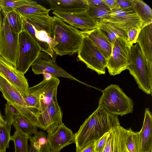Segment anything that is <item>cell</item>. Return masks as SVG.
Returning <instances> with one entry per match:
<instances>
[{
    "instance_id": "20",
    "label": "cell",
    "mask_w": 152,
    "mask_h": 152,
    "mask_svg": "<svg viewBox=\"0 0 152 152\" xmlns=\"http://www.w3.org/2000/svg\"><path fill=\"white\" fill-rule=\"evenodd\" d=\"M136 42L148 64L152 68V23L141 29Z\"/></svg>"
},
{
    "instance_id": "8",
    "label": "cell",
    "mask_w": 152,
    "mask_h": 152,
    "mask_svg": "<svg viewBox=\"0 0 152 152\" xmlns=\"http://www.w3.org/2000/svg\"><path fill=\"white\" fill-rule=\"evenodd\" d=\"M127 38L119 37L114 43L111 53L106 66L111 75L119 74L127 69L132 45L127 42Z\"/></svg>"
},
{
    "instance_id": "37",
    "label": "cell",
    "mask_w": 152,
    "mask_h": 152,
    "mask_svg": "<svg viewBox=\"0 0 152 152\" xmlns=\"http://www.w3.org/2000/svg\"><path fill=\"white\" fill-rule=\"evenodd\" d=\"M120 6V9L126 11H134V0H117Z\"/></svg>"
},
{
    "instance_id": "22",
    "label": "cell",
    "mask_w": 152,
    "mask_h": 152,
    "mask_svg": "<svg viewBox=\"0 0 152 152\" xmlns=\"http://www.w3.org/2000/svg\"><path fill=\"white\" fill-rule=\"evenodd\" d=\"M0 91L7 101L13 105L27 107L21 93L0 75Z\"/></svg>"
},
{
    "instance_id": "18",
    "label": "cell",
    "mask_w": 152,
    "mask_h": 152,
    "mask_svg": "<svg viewBox=\"0 0 152 152\" xmlns=\"http://www.w3.org/2000/svg\"><path fill=\"white\" fill-rule=\"evenodd\" d=\"M53 12H77L87 11L89 7L86 0H48Z\"/></svg>"
},
{
    "instance_id": "5",
    "label": "cell",
    "mask_w": 152,
    "mask_h": 152,
    "mask_svg": "<svg viewBox=\"0 0 152 152\" xmlns=\"http://www.w3.org/2000/svg\"><path fill=\"white\" fill-rule=\"evenodd\" d=\"M99 101V106L109 113L122 116L132 113L134 104L118 85L111 84L102 91Z\"/></svg>"
},
{
    "instance_id": "35",
    "label": "cell",
    "mask_w": 152,
    "mask_h": 152,
    "mask_svg": "<svg viewBox=\"0 0 152 152\" xmlns=\"http://www.w3.org/2000/svg\"><path fill=\"white\" fill-rule=\"evenodd\" d=\"M110 131L105 133L102 137L94 141L95 152H103L106 146Z\"/></svg>"
},
{
    "instance_id": "40",
    "label": "cell",
    "mask_w": 152,
    "mask_h": 152,
    "mask_svg": "<svg viewBox=\"0 0 152 152\" xmlns=\"http://www.w3.org/2000/svg\"><path fill=\"white\" fill-rule=\"evenodd\" d=\"M94 142H93L82 149L76 152H95L94 151Z\"/></svg>"
},
{
    "instance_id": "1",
    "label": "cell",
    "mask_w": 152,
    "mask_h": 152,
    "mask_svg": "<svg viewBox=\"0 0 152 152\" xmlns=\"http://www.w3.org/2000/svg\"><path fill=\"white\" fill-rule=\"evenodd\" d=\"M119 125L118 115H113L98 107L75 134L76 151L94 142L105 133Z\"/></svg>"
},
{
    "instance_id": "38",
    "label": "cell",
    "mask_w": 152,
    "mask_h": 152,
    "mask_svg": "<svg viewBox=\"0 0 152 152\" xmlns=\"http://www.w3.org/2000/svg\"><path fill=\"white\" fill-rule=\"evenodd\" d=\"M89 7L109 8L103 0H86Z\"/></svg>"
},
{
    "instance_id": "11",
    "label": "cell",
    "mask_w": 152,
    "mask_h": 152,
    "mask_svg": "<svg viewBox=\"0 0 152 152\" xmlns=\"http://www.w3.org/2000/svg\"><path fill=\"white\" fill-rule=\"evenodd\" d=\"M62 116L61 108L56 99L37 116L36 126L46 131L48 135H51L63 123Z\"/></svg>"
},
{
    "instance_id": "28",
    "label": "cell",
    "mask_w": 152,
    "mask_h": 152,
    "mask_svg": "<svg viewBox=\"0 0 152 152\" xmlns=\"http://www.w3.org/2000/svg\"><path fill=\"white\" fill-rule=\"evenodd\" d=\"M126 148L129 152H141V145L140 132H135L130 128L127 130L126 139Z\"/></svg>"
},
{
    "instance_id": "12",
    "label": "cell",
    "mask_w": 152,
    "mask_h": 152,
    "mask_svg": "<svg viewBox=\"0 0 152 152\" xmlns=\"http://www.w3.org/2000/svg\"><path fill=\"white\" fill-rule=\"evenodd\" d=\"M0 75L16 88L23 97L26 95L29 87L24 74L17 69L0 55Z\"/></svg>"
},
{
    "instance_id": "2",
    "label": "cell",
    "mask_w": 152,
    "mask_h": 152,
    "mask_svg": "<svg viewBox=\"0 0 152 152\" xmlns=\"http://www.w3.org/2000/svg\"><path fill=\"white\" fill-rule=\"evenodd\" d=\"M22 19L23 30L28 34L40 47L41 51L48 54L55 61L53 49L57 43L52 33L53 17L49 15H42L22 16Z\"/></svg>"
},
{
    "instance_id": "30",
    "label": "cell",
    "mask_w": 152,
    "mask_h": 152,
    "mask_svg": "<svg viewBox=\"0 0 152 152\" xmlns=\"http://www.w3.org/2000/svg\"><path fill=\"white\" fill-rule=\"evenodd\" d=\"M2 11L5 14L13 30L19 35L23 30L21 16L15 10L10 11Z\"/></svg>"
},
{
    "instance_id": "39",
    "label": "cell",
    "mask_w": 152,
    "mask_h": 152,
    "mask_svg": "<svg viewBox=\"0 0 152 152\" xmlns=\"http://www.w3.org/2000/svg\"><path fill=\"white\" fill-rule=\"evenodd\" d=\"M103 1L111 10L120 8L117 0H103Z\"/></svg>"
},
{
    "instance_id": "27",
    "label": "cell",
    "mask_w": 152,
    "mask_h": 152,
    "mask_svg": "<svg viewBox=\"0 0 152 152\" xmlns=\"http://www.w3.org/2000/svg\"><path fill=\"white\" fill-rule=\"evenodd\" d=\"M15 129L30 137L38 131L34 123L20 115L12 123Z\"/></svg>"
},
{
    "instance_id": "13",
    "label": "cell",
    "mask_w": 152,
    "mask_h": 152,
    "mask_svg": "<svg viewBox=\"0 0 152 152\" xmlns=\"http://www.w3.org/2000/svg\"><path fill=\"white\" fill-rule=\"evenodd\" d=\"M105 21L119 28L127 34L132 29L141 28L142 24L141 19L134 11H126L120 9L111 10Z\"/></svg>"
},
{
    "instance_id": "21",
    "label": "cell",
    "mask_w": 152,
    "mask_h": 152,
    "mask_svg": "<svg viewBox=\"0 0 152 152\" xmlns=\"http://www.w3.org/2000/svg\"><path fill=\"white\" fill-rule=\"evenodd\" d=\"M141 152H150L152 150V115L149 109H145L143 124L140 131Z\"/></svg>"
},
{
    "instance_id": "32",
    "label": "cell",
    "mask_w": 152,
    "mask_h": 152,
    "mask_svg": "<svg viewBox=\"0 0 152 152\" xmlns=\"http://www.w3.org/2000/svg\"><path fill=\"white\" fill-rule=\"evenodd\" d=\"M11 127L6 124L0 126V150L6 151L9 148L11 140Z\"/></svg>"
},
{
    "instance_id": "43",
    "label": "cell",
    "mask_w": 152,
    "mask_h": 152,
    "mask_svg": "<svg viewBox=\"0 0 152 152\" xmlns=\"http://www.w3.org/2000/svg\"><path fill=\"white\" fill-rule=\"evenodd\" d=\"M0 152H6V151H2L0 150Z\"/></svg>"
},
{
    "instance_id": "9",
    "label": "cell",
    "mask_w": 152,
    "mask_h": 152,
    "mask_svg": "<svg viewBox=\"0 0 152 152\" xmlns=\"http://www.w3.org/2000/svg\"><path fill=\"white\" fill-rule=\"evenodd\" d=\"M60 81L57 77L52 76L49 79H44L39 83L29 88L28 92L36 99L39 103L37 118L48 107L57 99V93Z\"/></svg>"
},
{
    "instance_id": "44",
    "label": "cell",
    "mask_w": 152,
    "mask_h": 152,
    "mask_svg": "<svg viewBox=\"0 0 152 152\" xmlns=\"http://www.w3.org/2000/svg\"><path fill=\"white\" fill-rule=\"evenodd\" d=\"M150 152H152V150Z\"/></svg>"
},
{
    "instance_id": "14",
    "label": "cell",
    "mask_w": 152,
    "mask_h": 152,
    "mask_svg": "<svg viewBox=\"0 0 152 152\" xmlns=\"http://www.w3.org/2000/svg\"><path fill=\"white\" fill-rule=\"evenodd\" d=\"M31 66L35 74L48 73L55 77H64L85 84L58 65L55 61L50 59L48 56H42L41 53Z\"/></svg>"
},
{
    "instance_id": "10",
    "label": "cell",
    "mask_w": 152,
    "mask_h": 152,
    "mask_svg": "<svg viewBox=\"0 0 152 152\" xmlns=\"http://www.w3.org/2000/svg\"><path fill=\"white\" fill-rule=\"evenodd\" d=\"M77 53L79 60L85 63L87 68L99 75L105 73L107 61L87 37L84 38L81 48Z\"/></svg>"
},
{
    "instance_id": "42",
    "label": "cell",
    "mask_w": 152,
    "mask_h": 152,
    "mask_svg": "<svg viewBox=\"0 0 152 152\" xmlns=\"http://www.w3.org/2000/svg\"><path fill=\"white\" fill-rule=\"evenodd\" d=\"M43 76L44 77V79H50L53 76L51 75L48 73H43Z\"/></svg>"
},
{
    "instance_id": "6",
    "label": "cell",
    "mask_w": 152,
    "mask_h": 152,
    "mask_svg": "<svg viewBox=\"0 0 152 152\" xmlns=\"http://www.w3.org/2000/svg\"><path fill=\"white\" fill-rule=\"evenodd\" d=\"M19 34L10 24L5 14L0 10V55L15 68Z\"/></svg>"
},
{
    "instance_id": "34",
    "label": "cell",
    "mask_w": 152,
    "mask_h": 152,
    "mask_svg": "<svg viewBox=\"0 0 152 152\" xmlns=\"http://www.w3.org/2000/svg\"><path fill=\"white\" fill-rule=\"evenodd\" d=\"M4 113L5 123L11 127L13 122L20 115L18 110L8 101L5 104Z\"/></svg>"
},
{
    "instance_id": "25",
    "label": "cell",
    "mask_w": 152,
    "mask_h": 152,
    "mask_svg": "<svg viewBox=\"0 0 152 152\" xmlns=\"http://www.w3.org/2000/svg\"><path fill=\"white\" fill-rule=\"evenodd\" d=\"M133 9L134 12L137 15L142 21L141 28L152 23V10L143 1L134 0Z\"/></svg>"
},
{
    "instance_id": "31",
    "label": "cell",
    "mask_w": 152,
    "mask_h": 152,
    "mask_svg": "<svg viewBox=\"0 0 152 152\" xmlns=\"http://www.w3.org/2000/svg\"><path fill=\"white\" fill-rule=\"evenodd\" d=\"M111 10L109 8L89 7L87 12L97 23L105 21Z\"/></svg>"
},
{
    "instance_id": "7",
    "label": "cell",
    "mask_w": 152,
    "mask_h": 152,
    "mask_svg": "<svg viewBox=\"0 0 152 152\" xmlns=\"http://www.w3.org/2000/svg\"><path fill=\"white\" fill-rule=\"evenodd\" d=\"M41 50L39 45L25 31L19 35L16 68L25 74L38 57Z\"/></svg>"
},
{
    "instance_id": "19",
    "label": "cell",
    "mask_w": 152,
    "mask_h": 152,
    "mask_svg": "<svg viewBox=\"0 0 152 152\" xmlns=\"http://www.w3.org/2000/svg\"><path fill=\"white\" fill-rule=\"evenodd\" d=\"M82 31L108 61L111 55L113 45L106 35L98 28Z\"/></svg>"
},
{
    "instance_id": "4",
    "label": "cell",
    "mask_w": 152,
    "mask_h": 152,
    "mask_svg": "<svg viewBox=\"0 0 152 152\" xmlns=\"http://www.w3.org/2000/svg\"><path fill=\"white\" fill-rule=\"evenodd\" d=\"M134 77L138 87L152 95V68L148 64L137 42L131 46L127 69Z\"/></svg>"
},
{
    "instance_id": "15",
    "label": "cell",
    "mask_w": 152,
    "mask_h": 152,
    "mask_svg": "<svg viewBox=\"0 0 152 152\" xmlns=\"http://www.w3.org/2000/svg\"><path fill=\"white\" fill-rule=\"evenodd\" d=\"M87 12H53L52 13L69 25L76 28H79L82 31L98 28V24L88 15Z\"/></svg>"
},
{
    "instance_id": "36",
    "label": "cell",
    "mask_w": 152,
    "mask_h": 152,
    "mask_svg": "<svg viewBox=\"0 0 152 152\" xmlns=\"http://www.w3.org/2000/svg\"><path fill=\"white\" fill-rule=\"evenodd\" d=\"M141 28H134L129 30L127 33V42L132 45L136 42V40Z\"/></svg>"
},
{
    "instance_id": "26",
    "label": "cell",
    "mask_w": 152,
    "mask_h": 152,
    "mask_svg": "<svg viewBox=\"0 0 152 152\" xmlns=\"http://www.w3.org/2000/svg\"><path fill=\"white\" fill-rule=\"evenodd\" d=\"M97 24L98 28L107 37L113 45L117 38L119 37L127 38L126 32L108 22Z\"/></svg>"
},
{
    "instance_id": "33",
    "label": "cell",
    "mask_w": 152,
    "mask_h": 152,
    "mask_svg": "<svg viewBox=\"0 0 152 152\" xmlns=\"http://www.w3.org/2000/svg\"><path fill=\"white\" fill-rule=\"evenodd\" d=\"M31 0H0V10L10 11L28 4Z\"/></svg>"
},
{
    "instance_id": "29",
    "label": "cell",
    "mask_w": 152,
    "mask_h": 152,
    "mask_svg": "<svg viewBox=\"0 0 152 152\" xmlns=\"http://www.w3.org/2000/svg\"><path fill=\"white\" fill-rule=\"evenodd\" d=\"M30 137L16 130L11 136V140L14 143L15 152H29L28 141Z\"/></svg>"
},
{
    "instance_id": "41",
    "label": "cell",
    "mask_w": 152,
    "mask_h": 152,
    "mask_svg": "<svg viewBox=\"0 0 152 152\" xmlns=\"http://www.w3.org/2000/svg\"><path fill=\"white\" fill-rule=\"evenodd\" d=\"M5 123V119L3 116L2 115L0 110V126L3 125Z\"/></svg>"
},
{
    "instance_id": "3",
    "label": "cell",
    "mask_w": 152,
    "mask_h": 152,
    "mask_svg": "<svg viewBox=\"0 0 152 152\" xmlns=\"http://www.w3.org/2000/svg\"><path fill=\"white\" fill-rule=\"evenodd\" d=\"M52 31L57 43L53 50L56 55H73L80 49L85 37L82 31L65 23L56 16L53 17Z\"/></svg>"
},
{
    "instance_id": "23",
    "label": "cell",
    "mask_w": 152,
    "mask_h": 152,
    "mask_svg": "<svg viewBox=\"0 0 152 152\" xmlns=\"http://www.w3.org/2000/svg\"><path fill=\"white\" fill-rule=\"evenodd\" d=\"M46 134L37 131L29 138V152H51L48 146Z\"/></svg>"
},
{
    "instance_id": "24",
    "label": "cell",
    "mask_w": 152,
    "mask_h": 152,
    "mask_svg": "<svg viewBox=\"0 0 152 152\" xmlns=\"http://www.w3.org/2000/svg\"><path fill=\"white\" fill-rule=\"evenodd\" d=\"M38 4L37 1L31 0L28 4L22 6L15 10L23 17L48 15L50 10Z\"/></svg>"
},
{
    "instance_id": "17",
    "label": "cell",
    "mask_w": 152,
    "mask_h": 152,
    "mask_svg": "<svg viewBox=\"0 0 152 152\" xmlns=\"http://www.w3.org/2000/svg\"><path fill=\"white\" fill-rule=\"evenodd\" d=\"M127 130L120 125L112 128L103 152H129L126 145Z\"/></svg>"
},
{
    "instance_id": "16",
    "label": "cell",
    "mask_w": 152,
    "mask_h": 152,
    "mask_svg": "<svg viewBox=\"0 0 152 152\" xmlns=\"http://www.w3.org/2000/svg\"><path fill=\"white\" fill-rule=\"evenodd\" d=\"M48 146L51 152H59L64 147L75 142V134L63 123L51 135H47Z\"/></svg>"
}]
</instances>
